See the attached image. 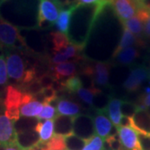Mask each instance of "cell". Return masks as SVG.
I'll return each instance as SVG.
<instances>
[{
	"mask_svg": "<svg viewBox=\"0 0 150 150\" xmlns=\"http://www.w3.org/2000/svg\"><path fill=\"white\" fill-rule=\"evenodd\" d=\"M108 1L101 0L96 4L75 5L70 18L68 38L70 42L84 48L97 18Z\"/></svg>",
	"mask_w": 150,
	"mask_h": 150,
	"instance_id": "cell-1",
	"label": "cell"
},
{
	"mask_svg": "<svg viewBox=\"0 0 150 150\" xmlns=\"http://www.w3.org/2000/svg\"><path fill=\"white\" fill-rule=\"evenodd\" d=\"M8 75L18 88H23L38 79L34 64L26 59L24 51L16 49H5Z\"/></svg>",
	"mask_w": 150,
	"mask_h": 150,
	"instance_id": "cell-2",
	"label": "cell"
},
{
	"mask_svg": "<svg viewBox=\"0 0 150 150\" xmlns=\"http://www.w3.org/2000/svg\"><path fill=\"white\" fill-rule=\"evenodd\" d=\"M0 44L5 49L28 50L25 39L20 34L18 28L4 20L0 16Z\"/></svg>",
	"mask_w": 150,
	"mask_h": 150,
	"instance_id": "cell-3",
	"label": "cell"
},
{
	"mask_svg": "<svg viewBox=\"0 0 150 150\" xmlns=\"http://www.w3.org/2000/svg\"><path fill=\"white\" fill-rule=\"evenodd\" d=\"M23 92L15 85H8L6 88L4 103V114L13 121H18L21 117L20 108L23 104Z\"/></svg>",
	"mask_w": 150,
	"mask_h": 150,
	"instance_id": "cell-4",
	"label": "cell"
},
{
	"mask_svg": "<svg viewBox=\"0 0 150 150\" xmlns=\"http://www.w3.org/2000/svg\"><path fill=\"white\" fill-rule=\"evenodd\" d=\"M73 133L85 141L91 139L96 134L93 118L88 114H79L74 117Z\"/></svg>",
	"mask_w": 150,
	"mask_h": 150,
	"instance_id": "cell-5",
	"label": "cell"
},
{
	"mask_svg": "<svg viewBox=\"0 0 150 150\" xmlns=\"http://www.w3.org/2000/svg\"><path fill=\"white\" fill-rule=\"evenodd\" d=\"M111 6L120 22L129 20L134 17L138 9L142 7L139 0H112Z\"/></svg>",
	"mask_w": 150,
	"mask_h": 150,
	"instance_id": "cell-6",
	"label": "cell"
},
{
	"mask_svg": "<svg viewBox=\"0 0 150 150\" xmlns=\"http://www.w3.org/2000/svg\"><path fill=\"white\" fill-rule=\"evenodd\" d=\"M149 77V70L144 65H136L130 71L123 83L124 89L129 93H136Z\"/></svg>",
	"mask_w": 150,
	"mask_h": 150,
	"instance_id": "cell-7",
	"label": "cell"
},
{
	"mask_svg": "<svg viewBox=\"0 0 150 150\" xmlns=\"http://www.w3.org/2000/svg\"><path fill=\"white\" fill-rule=\"evenodd\" d=\"M14 123L4 113L0 114V146L17 144L18 133Z\"/></svg>",
	"mask_w": 150,
	"mask_h": 150,
	"instance_id": "cell-8",
	"label": "cell"
},
{
	"mask_svg": "<svg viewBox=\"0 0 150 150\" xmlns=\"http://www.w3.org/2000/svg\"><path fill=\"white\" fill-rule=\"evenodd\" d=\"M59 6L55 2L50 0H41L38 7V27L43 24L44 22H48L52 25L58 20L59 14Z\"/></svg>",
	"mask_w": 150,
	"mask_h": 150,
	"instance_id": "cell-9",
	"label": "cell"
},
{
	"mask_svg": "<svg viewBox=\"0 0 150 150\" xmlns=\"http://www.w3.org/2000/svg\"><path fill=\"white\" fill-rule=\"evenodd\" d=\"M91 79L98 87L109 88V70L111 64L108 62H95L91 64Z\"/></svg>",
	"mask_w": 150,
	"mask_h": 150,
	"instance_id": "cell-10",
	"label": "cell"
},
{
	"mask_svg": "<svg viewBox=\"0 0 150 150\" xmlns=\"http://www.w3.org/2000/svg\"><path fill=\"white\" fill-rule=\"evenodd\" d=\"M49 72L58 82H63L76 76L77 65L74 62H65L55 65H49Z\"/></svg>",
	"mask_w": 150,
	"mask_h": 150,
	"instance_id": "cell-11",
	"label": "cell"
},
{
	"mask_svg": "<svg viewBox=\"0 0 150 150\" xmlns=\"http://www.w3.org/2000/svg\"><path fill=\"white\" fill-rule=\"evenodd\" d=\"M132 125L138 134H142L150 137V114L147 109L139 108L131 118Z\"/></svg>",
	"mask_w": 150,
	"mask_h": 150,
	"instance_id": "cell-12",
	"label": "cell"
},
{
	"mask_svg": "<svg viewBox=\"0 0 150 150\" xmlns=\"http://www.w3.org/2000/svg\"><path fill=\"white\" fill-rule=\"evenodd\" d=\"M121 144L128 150H142L138 133L130 127H117Z\"/></svg>",
	"mask_w": 150,
	"mask_h": 150,
	"instance_id": "cell-13",
	"label": "cell"
},
{
	"mask_svg": "<svg viewBox=\"0 0 150 150\" xmlns=\"http://www.w3.org/2000/svg\"><path fill=\"white\" fill-rule=\"evenodd\" d=\"M108 116L107 110H98L93 118L96 134L101 137L103 139H105L108 137L112 128V123Z\"/></svg>",
	"mask_w": 150,
	"mask_h": 150,
	"instance_id": "cell-14",
	"label": "cell"
},
{
	"mask_svg": "<svg viewBox=\"0 0 150 150\" xmlns=\"http://www.w3.org/2000/svg\"><path fill=\"white\" fill-rule=\"evenodd\" d=\"M39 144H40L39 135L35 131V129L18 133L17 145L22 150L31 149Z\"/></svg>",
	"mask_w": 150,
	"mask_h": 150,
	"instance_id": "cell-15",
	"label": "cell"
},
{
	"mask_svg": "<svg viewBox=\"0 0 150 150\" xmlns=\"http://www.w3.org/2000/svg\"><path fill=\"white\" fill-rule=\"evenodd\" d=\"M134 46L144 47L145 43L142 39L138 38L136 36H134V34L130 32L129 29H127L126 28L123 26L122 37H121L120 42L118 44V46L116 47L114 52L112 53V58L113 56H115L118 53H119L121 50L124 49V48H129V47H134Z\"/></svg>",
	"mask_w": 150,
	"mask_h": 150,
	"instance_id": "cell-16",
	"label": "cell"
},
{
	"mask_svg": "<svg viewBox=\"0 0 150 150\" xmlns=\"http://www.w3.org/2000/svg\"><path fill=\"white\" fill-rule=\"evenodd\" d=\"M73 119L74 117L57 115L54 118V134L63 137L73 134Z\"/></svg>",
	"mask_w": 150,
	"mask_h": 150,
	"instance_id": "cell-17",
	"label": "cell"
},
{
	"mask_svg": "<svg viewBox=\"0 0 150 150\" xmlns=\"http://www.w3.org/2000/svg\"><path fill=\"white\" fill-rule=\"evenodd\" d=\"M56 108H57V112L60 115L75 117L79 115V113H80L82 107L78 103L70 101L69 99L65 98H58Z\"/></svg>",
	"mask_w": 150,
	"mask_h": 150,
	"instance_id": "cell-18",
	"label": "cell"
},
{
	"mask_svg": "<svg viewBox=\"0 0 150 150\" xmlns=\"http://www.w3.org/2000/svg\"><path fill=\"white\" fill-rule=\"evenodd\" d=\"M140 57L139 50L135 47H129L121 50L112 57L116 64L120 65H130Z\"/></svg>",
	"mask_w": 150,
	"mask_h": 150,
	"instance_id": "cell-19",
	"label": "cell"
},
{
	"mask_svg": "<svg viewBox=\"0 0 150 150\" xmlns=\"http://www.w3.org/2000/svg\"><path fill=\"white\" fill-rule=\"evenodd\" d=\"M123 100L120 98H109L107 106V113L109 117L110 121L112 122L114 126L119 127L120 121L123 117L121 112V104Z\"/></svg>",
	"mask_w": 150,
	"mask_h": 150,
	"instance_id": "cell-20",
	"label": "cell"
},
{
	"mask_svg": "<svg viewBox=\"0 0 150 150\" xmlns=\"http://www.w3.org/2000/svg\"><path fill=\"white\" fill-rule=\"evenodd\" d=\"M35 131L39 135L40 143L47 144L54 134V120L38 121L35 127Z\"/></svg>",
	"mask_w": 150,
	"mask_h": 150,
	"instance_id": "cell-21",
	"label": "cell"
},
{
	"mask_svg": "<svg viewBox=\"0 0 150 150\" xmlns=\"http://www.w3.org/2000/svg\"><path fill=\"white\" fill-rule=\"evenodd\" d=\"M101 93L102 91L98 87L88 88H84L83 87H81L80 88H79L75 92V94L82 102L86 103L90 108H93L95 98Z\"/></svg>",
	"mask_w": 150,
	"mask_h": 150,
	"instance_id": "cell-22",
	"label": "cell"
},
{
	"mask_svg": "<svg viewBox=\"0 0 150 150\" xmlns=\"http://www.w3.org/2000/svg\"><path fill=\"white\" fill-rule=\"evenodd\" d=\"M43 108V103L33 98L29 102L23 104L20 108V115L25 118H37Z\"/></svg>",
	"mask_w": 150,
	"mask_h": 150,
	"instance_id": "cell-23",
	"label": "cell"
},
{
	"mask_svg": "<svg viewBox=\"0 0 150 150\" xmlns=\"http://www.w3.org/2000/svg\"><path fill=\"white\" fill-rule=\"evenodd\" d=\"M74 6H71L69 8H63L60 11L58 20L56 22V27L58 28V30L66 35H68L71 14H72V11Z\"/></svg>",
	"mask_w": 150,
	"mask_h": 150,
	"instance_id": "cell-24",
	"label": "cell"
},
{
	"mask_svg": "<svg viewBox=\"0 0 150 150\" xmlns=\"http://www.w3.org/2000/svg\"><path fill=\"white\" fill-rule=\"evenodd\" d=\"M50 37H51V40L53 43V51L54 52H61L71 43L68 36L59 31L51 33Z\"/></svg>",
	"mask_w": 150,
	"mask_h": 150,
	"instance_id": "cell-25",
	"label": "cell"
},
{
	"mask_svg": "<svg viewBox=\"0 0 150 150\" xmlns=\"http://www.w3.org/2000/svg\"><path fill=\"white\" fill-rule=\"evenodd\" d=\"M123 27H125L127 29H129L130 32L134 34V36L140 38L144 33V23L140 20L137 16L131 18L129 20L124 22H121Z\"/></svg>",
	"mask_w": 150,
	"mask_h": 150,
	"instance_id": "cell-26",
	"label": "cell"
},
{
	"mask_svg": "<svg viewBox=\"0 0 150 150\" xmlns=\"http://www.w3.org/2000/svg\"><path fill=\"white\" fill-rule=\"evenodd\" d=\"M64 141L67 150H83L86 144L85 140L79 138L74 134L64 137Z\"/></svg>",
	"mask_w": 150,
	"mask_h": 150,
	"instance_id": "cell-27",
	"label": "cell"
},
{
	"mask_svg": "<svg viewBox=\"0 0 150 150\" xmlns=\"http://www.w3.org/2000/svg\"><path fill=\"white\" fill-rule=\"evenodd\" d=\"M63 86V88L65 91H67L69 93H75L79 88L83 87V83L81 81L80 78L78 76H74L72 78H69L67 80L60 82Z\"/></svg>",
	"mask_w": 150,
	"mask_h": 150,
	"instance_id": "cell-28",
	"label": "cell"
},
{
	"mask_svg": "<svg viewBox=\"0 0 150 150\" xmlns=\"http://www.w3.org/2000/svg\"><path fill=\"white\" fill-rule=\"evenodd\" d=\"M48 150H67L65 145L64 137L60 135H55L46 144Z\"/></svg>",
	"mask_w": 150,
	"mask_h": 150,
	"instance_id": "cell-29",
	"label": "cell"
},
{
	"mask_svg": "<svg viewBox=\"0 0 150 150\" xmlns=\"http://www.w3.org/2000/svg\"><path fill=\"white\" fill-rule=\"evenodd\" d=\"M57 109L48 104H43V108L42 110V112H40V114L38 116L37 119L38 121H42V120H52L57 117Z\"/></svg>",
	"mask_w": 150,
	"mask_h": 150,
	"instance_id": "cell-30",
	"label": "cell"
},
{
	"mask_svg": "<svg viewBox=\"0 0 150 150\" xmlns=\"http://www.w3.org/2000/svg\"><path fill=\"white\" fill-rule=\"evenodd\" d=\"M83 150H103V139L95 134L91 139L86 140V144Z\"/></svg>",
	"mask_w": 150,
	"mask_h": 150,
	"instance_id": "cell-31",
	"label": "cell"
},
{
	"mask_svg": "<svg viewBox=\"0 0 150 150\" xmlns=\"http://www.w3.org/2000/svg\"><path fill=\"white\" fill-rule=\"evenodd\" d=\"M138 109H139V107L136 103L123 100L122 104H121V112L123 116L132 118Z\"/></svg>",
	"mask_w": 150,
	"mask_h": 150,
	"instance_id": "cell-32",
	"label": "cell"
},
{
	"mask_svg": "<svg viewBox=\"0 0 150 150\" xmlns=\"http://www.w3.org/2000/svg\"><path fill=\"white\" fill-rule=\"evenodd\" d=\"M107 144V150H123L118 134L114 136H108L105 139Z\"/></svg>",
	"mask_w": 150,
	"mask_h": 150,
	"instance_id": "cell-33",
	"label": "cell"
},
{
	"mask_svg": "<svg viewBox=\"0 0 150 150\" xmlns=\"http://www.w3.org/2000/svg\"><path fill=\"white\" fill-rule=\"evenodd\" d=\"M8 80L7 64L4 55H0V86L5 85Z\"/></svg>",
	"mask_w": 150,
	"mask_h": 150,
	"instance_id": "cell-34",
	"label": "cell"
},
{
	"mask_svg": "<svg viewBox=\"0 0 150 150\" xmlns=\"http://www.w3.org/2000/svg\"><path fill=\"white\" fill-rule=\"evenodd\" d=\"M38 81L41 86L43 87V88H47L54 87L56 79H54V75L50 72H47L38 78Z\"/></svg>",
	"mask_w": 150,
	"mask_h": 150,
	"instance_id": "cell-35",
	"label": "cell"
},
{
	"mask_svg": "<svg viewBox=\"0 0 150 150\" xmlns=\"http://www.w3.org/2000/svg\"><path fill=\"white\" fill-rule=\"evenodd\" d=\"M138 138L142 150H150V137L144 134H138Z\"/></svg>",
	"mask_w": 150,
	"mask_h": 150,
	"instance_id": "cell-36",
	"label": "cell"
},
{
	"mask_svg": "<svg viewBox=\"0 0 150 150\" xmlns=\"http://www.w3.org/2000/svg\"><path fill=\"white\" fill-rule=\"evenodd\" d=\"M139 108H143V109H147L148 108L150 107V93L149 94H144L143 93L139 98V103L137 104Z\"/></svg>",
	"mask_w": 150,
	"mask_h": 150,
	"instance_id": "cell-37",
	"label": "cell"
},
{
	"mask_svg": "<svg viewBox=\"0 0 150 150\" xmlns=\"http://www.w3.org/2000/svg\"><path fill=\"white\" fill-rule=\"evenodd\" d=\"M131 125H132V120L131 118L127 117V116H123L121 118V121H120V125L121 127H130L131 128Z\"/></svg>",
	"mask_w": 150,
	"mask_h": 150,
	"instance_id": "cell-38",
	"label": "cell"
},
{
	"mask_svg": "<svg viewBox=\"0 0 150 150\" xmlns=\"http://www.w3.org/2000/svg\"><path fill=\"white\" fill-rule=\"evenodd\" d=\"M144 33L147 38H150V17L149 19L144 23Z\"/></svg>",
	"mask_w": 150,
	"mask_h": 150,
	"instance_id": "cell-39",
	"label": "cell"
},
{
	"mask_svg": "<svg viewBox=\"0 0 150 150\" xmlns=\"http://www.w3.org/2000/svg\"><path fill=\"white\" fill-rule=\"evenodd\" d=\"M0 150H22L17 144L11 146H0Z\"/></svg>",
	"mask_w": 150,
	"mask_h": 150,
	"instance_id": "cell-40",
	"label": "cell"
},
{
	"mask_svg": "<svg viewBox=\"0 0 150 150\" xmlns=\"http://www.w3.org/2000/svg\"><path fill=\"white\" fill-rule=\"evenodd\" d=\"M101 0H79V4H96Z\"/></svg>",
	"mask_w": 150,
	"mask_h": 150,
	"instance_id": "cell-41",
	"label": "cell"
},
{
	"mask_svg": "<svg viewBox=\"0 0 150 150\" xmlns=\"http://www.w3.org/2000/svg\"><path fill=\"white\" fill-rule=\"evenodd\" d=\"M139 1L141 5L150 10V0H139Z\"/></svg>",
	"mask_w": 150,
	"mask_h": 150,
	"instance_id": "cell-42",
	"label": "cell"
},
{
	"mask_svg": "<svg viewBox=\"0 0 150 150\" xmlns=\"http://www.w3.org/2000/svg\"><path fill=\"white\" fill-rule=\"evenodd\" d=\"M68 3L69 6H74L79 4V0H68Z\"/></svg>",
	"mask_w": 150,
	"mask_h": 150,
	"instance_id": "cell-43",
	"label": "cell"
},
{
	"mask_svg": "<svg viewBox=\"0 0 150 150\" xmlns=\"http://www.w3.org/2000/svg\"><path fill=\"white\" fill-rule=\"evenodd\" d=\"M144 94H149L150 93V87H146L144 88Z\"/></svg>",
	"mask_w": 150,
	"mask_h": 150,
	"instance_id": "cell-44",
	"label": "cell"
},
{
	"mask_svg": "<svg viewBox=\"0 0 150 150\" xmlns=\"http://www.w3.org/2000/svg\"><path fill=\"white\" fill-rule=\"evenodd\" d=\"M6 1H8V0H0V7L3 5V4L5 3Z\"/></svg>",
	"mask_w": 150,
	"mask_h": 150,
	"instance_id": "cell-45",
	"label": "cell"
},
{
	"mask_svg": "<svg viewBox=\"0 0 150 150\" xmlns=\"http://www.w3.org/2000/svg\"><path fill=\"white\" fill-rule=\"evenodd\" d=\"M149 79H150V69H149Z\"/></svg>",
	"mask_w": 150,
	"mask_h": 150,
	"instance_id": "cell-46",
	"label": "cell"
}]
</instances>
